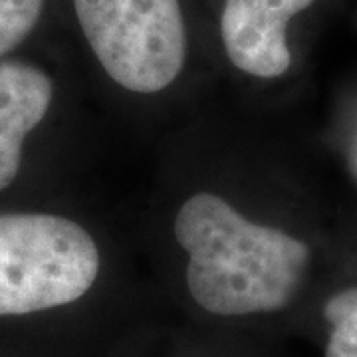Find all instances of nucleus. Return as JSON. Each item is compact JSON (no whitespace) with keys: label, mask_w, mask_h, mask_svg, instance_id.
<instances>
[{"label":"nucleus","mask_w":357,"mask_h":357,"mask_svg":"<svg viewBox=\"0 0 357 357\" xmlns=\"http://www.w3.org/2000/svg\"><path fill=\"white\" fill-rule=\"evenodd\" d=\"M54 100V82L36 66L0 64V191L13 185L22 165L26 137L38 128Z\"/></svg>","instance_id":"nucleus-5"},{"label":"nucleus","mask_w":357,"mask_h":357,"mask_svg":"<svg viewBox=\"0 0 357 357\" xmlns=\"http://www.w3.org/2000/svg\"><path fill=\"white\" fill-rule=\"evenodd\" d=\"M316 0H222L220 38L234 68L274 79L292 66L288 24Z\"/></svg>","instance_id":"nucleus-4"},{"label":"nucleus","mask_w":357,"mask_h":357,"mask_svg":"<svg viewBox=\"0 0 357 357\" xmlns=\"http://www.w3.org/2000/svg\"><path fill=\"white\" fill-rule=\"evenodd\" d=\"M189 255L187 288L204 312L250 316L286 307L306 278L312 252L284 230L252 222L215 192H195L175 217Z\"/></svg>","instance_id":"nucleus-1"},{"label":"nucleus","mask_w":357,"mask_h":357,"mask_svg":"<svg viewBox=\"0 0 357 357\" xmlns=\"http://www.w3.org/2000/svg\"><path fill=\"white\" fill-rule=\"evenodd\" d=\"M102 255L79 222L46 213L0 215V316L77 302L100 276Z\"/></svg>","instance_id":"nucleus-2"},{"label":"nucleus","mask_w":357,"mask_h":357,"mask_svg":"<svg viewBox=\"0 0 357 357\" xmlns=\"http://www.w3.org/2000/svg\"><path fill=\"white\" fill-rule=\"evenodd\" d=\"M96 60L117 86L151 96L167 89L187 60L181 0H72Z\"/></svg>","instance_id":"nucleus-3"},{"label":"nucleus","mask_w":357,"mask_h":357,"mask_svg":"<svg viewBox=\"0 0 357 357\" xmlns=\"http://www.w3.org/2000/svg\"><path fill=\"white\" fill-rule=\"evenodd\" d=\"M324 316L332 324L326 357H357V288L332 296Z\"/></svg>","instance_id":"nucleus-6"},{"label":"nucleus","mask_w":357,"mask_h":357,"mask_svg":"<svg viewBox=\"0 0 357 357\" xmlns=\"http://www.w3.org/2000/svg\"><path fill=\"white\" fill-rule=\"evenodd\" d=\"M46 0H0V56L18 48L38 26Z\"/></svg>","instance_id":"nucleus-7"}]
</instances>
